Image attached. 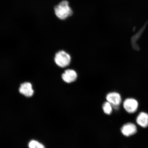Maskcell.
I'll return each instance as SVG.
<instances>
[{
  "instance_id": "cell-1",
  "label": "cell",
  "mask_w": 148,
  "mask_h": 148,
  "mask_svg": "<svg viewBox=\"0 0 148 148\" xmlns=\"http://www.w3.org/2000/svg\"><path fill=\"white\" fill-rule=\"evenodd\" d=\"M54 13L56 17L60 20H64L73 14V11L67 1L64 0L55 5Z\"/></svg>"
},
{
  "instance_id": "cell-2",
  "label": "cell",
  "mask_w": 148,
  "mask_h": 148,
  "mask_svg": "<svg viewBox=\"0 0 148 148\" xmlns=\"http://www.w3.org/2000/svg\"><path fill=\"white\" fill-rule=\"evenodd\" d=\"M54 60L57 66L64 68L69 65L71 58L69 53L62 50L58 51L55 54Z\"/></svg>"
},
{
  "instance_id": "cell-3",
  "label": "cell",
  "mask_w": 148,
  "mask_h": 148,
  "mask_svg": "<svg viewBox=\"0 0 148 148\" xmlns=\"http://www.w3.org/2000/svg\"><path fill=\"white\" fill-rule=\"evenodd\" d=\"M138 103L136 100L132 98H128L124 101V108L129 114H133L136 112L138 108Z\"/></svg>"
},
{
  "instance_id": "cell-4",
  "label": "cell",
  "mask_w": 148,
  "mask_h": 148,
  "mask_svg": "<svg viewBox=\"0 0 148 148\" xmlns=\"http://www.w3.org/2000/svg\"><path fill=\"white\" fill-rule=\"evenodd\" d=\"M107 101L110 103L112 106L119 107L122 102V98L120 94L115 92H111L106 96Z\"/></svg>"
},
{
  "instance_id": "cell-5",
  "label": "cell",
  "mask_w": 148,
  "mask_h": 148,
  "mask_svg": "<svg viewBox=\"0 0 148 148\" xmlns=\"http://www.w3.org/2000/svg\"><path fill=\"white\" fill-rule=\"evenodd\" d=\"M121 131L122 134L125 136H130L137 132V127L134 123H127L121 127Z\"/></svg>"
},
{
  "instance_id": "cell-6",
  "label": "cell",
  "mask_w": 148,
  "mask_h": 148,
  "mask_svg": "<svg viewBox=\"0 0 148 148\" xmlns=\"http://www.w3.org/2000/svg\"><path fill=\"white\" fill-rule=\"evenodd\" d=\"M62 78L64 82L70 83L75 82L77 77V74L75 70L71 69L66 70L62 74Z\"/></svg>"
},
{
  "instance_id": "cell-7",
  "label": "cell",
  "mask_w": 148,
  "mask_h": 148,
  "mask_svg": "<svg viewBox=\"0 0 148 148\" xmlns=\"http://www.w3.org/2000/svg\"><path fill=\"white\" fill-rule=\"evenodd\" d=\"M20 93L27 97H32L34 94L32 85L29 82H25L20 85L19 89Z\"/></svg>"
},
{
  "instance_id": "cell-8",
  "label": "cell",
  "mask_w": 148,
  "mask_h": 148,
  "mask_svg": "<svg viewBox=\"0 0 148 148\" xmlns=\"http://www.w3.org/2000/svg\"><path fill=\"white\" fill-rule=\"evenodd\" d=\"M136 123L140 126L143 128L148 127V114L142 112L140 113L136 118Z\"/></svg>"
},
{
  "instance_id": "cell-9",
  "label": "cell",
  "mask_w": 148,
  "mask_h": 148,
  "mask_svg": "<svg viewBox=\"0 0 148 148\" xmlns=\"http://www.w3.org/2000/svg\"><path fill=\"white\" fill-rule=\"evenodd\" d=\"M112 105L108 101L105 102L102 106L103 110L105 114L110 115L112 111Z\"/></svg>"
},
{
  "instance_id": "cell-10",
  "label": "cell",
  "mask_w": 148,
  "mask_h": 148,
  "mask_svg": "<svg viewBox=\"0 0 148 148\" xmlns=\"http://www.w3.org/2000/svg\"><path fill=\"white\" fill-rule=\"evenodd\" d=\"M29 148H45L41 143L35 140H31L29 144Z\"/></svg>"
}]
</instances>
